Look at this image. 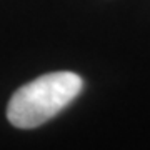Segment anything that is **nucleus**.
Returning a JSON list of instances; mask_svg holds the SVG:
<instances>
[{
  "label": "nucleus",
  "mask_w": 150,
  "mask_h": 150,
  "mask_svg": "<svg viewBox=\"0 0 150 150\" xmlns=\"http://www.w3.org/2000/svg\"><path fill=\"white\" fill-rule=\"evenodd\" d=\"M82 87V79L74 72L40 75L12 95L7 118L17 129H35L74 102Z\"/></svg>",
  "instance_id": "obj_1"
}]
</instances>
